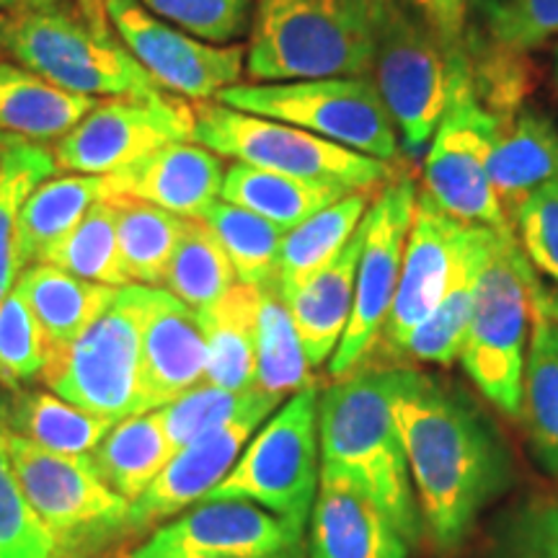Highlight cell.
<instances>
[{
	"instance_id": "obj_40",
	"label": "cell",
	"mask_w": 558,
	"mask_h": 558,
	"mask_svg": "<svg viewBox=\"0 0 558 558\" xmlns=\"http://www.w3.org/2000/svg\"><path fill=\"white\" fill-rule=\"evenodd\" d=\"M259 396V388H251L246 393H233V390L199 383V386L186 390L184 396H179L177 401L166 403L163 409H158V414L173 448V456L184 450L186 445L197 442V439L213 435L215 429L239 418L248 407H254Z\"/></svg>"
},
{
	"instance_id": "obj_39",
	"label": "cell",
	"mask_w": 558,
	"mask_h": 558,
	"mask_svg": "<svg viewBox=\"0 0 558 558\" xmlns=\"http://www.w3.org/2000/svg\"><path fill=\"white\" fill-rule=\"evenodd\" d=\"M41 262L88 279V282L109 284V288L132 284L122 269L120 243H117V213L111 199L96 202L83 215L78 226L41 256Z\"/></svg>"
},
{
	"instance_id": "obj_52",
	"label": "cell",
	"mask_w": 558,
	"mask_h": 558,
	"mask_svg": "<svg viewBox=\"0 0 558 558\" xmlns=\"http://www.w3.org/2000/svg\"><path fill=\"white\" fill-rule=\"evenodd\" d=\"M556 83H558V50H556Z\"/></svg>"
},
{
	"instance_id": "obj_36",
	"label": "cell",
	"mask_w": 558,
	"mask_h": 558,
	"mask_svg": "<svg viewBox=\"0 0 558 558\" xmlns=\"http://www.w3.org/2000/svg\"><path fill=\"white\" fill-rule=\"evenodd\" d=\"M117 213V243L122 269L132 284L163 288L173 248H177L184 220L148 202L109 197Z\"/></svg>"
},
{
	"instance_id": "obj_25",
	"label": "cell",
	"mask_w": 558,
	"mask_h": 558,
	"mask_svg": "<svg viewBox=\"0 0 558 558\" xmlns=\"http://www.w3.org/2000/svg\"><path fill=\"white\" fill-rule=\"evenodd\" d=\"M520 418L541 469L558 478V316L541 284L533 298Z\"/></svg>"
},
{
	"instance_id": "obj_30",
	"label": "cell",
	"mask_w": 558,
	"mask_h": 558,
	"mask_svg": "<svg viewBox=\"0 0 558 558\" xmlns=\"http://www.w3.org/2000/svg\"><path fill=\"white\" fill-rule=\"evenodd\" d=\"M114 424L41 390H13L5 401V429L58 456H88Z\"/></svg>"
},
{
	"instance_id": "obj_16",
	"label": "cell",
	"mask_w": 558,
	"mask_h": 558,
	"mask_svg": "<svg viewBox=\"0 0 558 558\" xmlns=\"http://www.w3.org/2000/svg\"><path fill=\"white\" fill-rule=\"evenodd\" d=\"M124 558H305V535L251 501H199Z\"/></svg>"
},
{
	"instance_id": "obj_27",
	"label": "cell",
	"mask_w": 558,
	"mask_h": 558,
	"mask_svg": "<svg viewBox=\"0 0 558 558\" xmlns=\"http://www.w3.org/2000/svg\"><path fill=\"white\" fill-rule=\"evenodd\" d=\"M94 107L90 96L70 94L32 70L0 60V132L34 143L60 140Z\"/></svg>"
},
{
	"instance_id": "obj_5",
	"label": "cell",
	"mask_w": 558,
	"mask_h": 558,
	"mask_svg": "<svg viewBox=\"0 0 558 558\" xmlns=\"http://www.w3.org/2000/svg\"><path fill=\"white\" fill-rule=\"evenodd\" d=\"M538 284L518 235L497 233L478 275L458 360L481 396L507 416H520L522 409V378Z\"/></svg>"
},
{
	"instance_id": "obj_31",
	"label": "cell",
	"mask_w": 558,
	"mask_h": 558,
	"mask_svg": "<svg viewBox=\"0 0 558 558\" xmlns=\"http://www.w3.org/2000/svg\"><path fill=\"white\" fill-rule=\"evenodd\" d=\"M101 199H109L107 177L70 173L39 184L26 197L19 215V246L24 269L41 262V256L65 239L83 220V215Z\"/></svg>"
},
{
	"instance_id": "obj_17",
	"label": "cell",
	"mask_w": 558,
	"mask_h": 558,
	"mask_svg": "<svg viewBox=\"0 0 558 558\" xmlns=\"http://www.w3.org/2000/svg\"><path fill=\"white\" fill-rule=\"evenodd\" d=\"M469 228L445 213L427 192L418 194L403 248L399 288L375 349L396 357L409 333L437 308L458 269Z\"/></svg>"
},
{
	"instance_id": "obj_20",
	"label": "cell",
	"mask_w": 558,
	"mask_h": 558,
	"mask_svg": "<svg viewBox=\"0 0 558 558\" xmlns=\"http://www.w3.org/2000/svg\"><path fill=\"white\" fill-rule=\"evenodd\" d=\"M222 160L199 143H171L109 173V197L148 202L179 218L199 220L222 192Z\"/></svg>"
},
{
	"instance_id": "obj_49",
	"label": "cell",
	"mask_w": 558,
	"mask_h": 558,
	"mask_svg": "<svg viewBox=\"0 0 558 558\" xmlns=\"http://www.w3.org/2000/svg\"><path fill=\"white\" fill-rule=\"evenodd\" d=\"M5 432H9L5 429V401L0 399V435H5Z\"/></svg>"
},
{
	"instance_id": "obj_15",
	"label": "cell",
	"mask_w": 558,
	"mask_h": 558,
	"mask_svg": "<svg viewBox=\"0 0 558 558\" xmlns=\"http://www.w3.org/2000/svg\"><path fill=\"white\" fill-rule=\"evenodd\" d=\"M109 24L132 58L158 83L194 101L218 99L243 73L246 50L241 45H207L173 29L140 0H104Z\"/></svg>"
},
{
	"instance_id": "obj_4",
	"label": "cell",
	"mask_w": 558,
	"mask_h": 558,
	"mask_svg": "<svg viewBox=\"0 0 558 558\" xmlns=\"http://www.w3.org/2000/svg\"><path fill=\"white\" fill-rule=\"evenodd\" d=\"M0 52L39 78L81 96H150L158 83L99 21L60 5L0 11Z\"/></svg>"
},
{
	"instance_id": "obj_10",
	"label": "cell",
	"mask_w": 558,
	"mask_h": 558,
	"mask_svg": "<svg viewBox=\"0 0 558 558\" xmlns=\"http://www.w3.org/2000/svg\"><path fill=\"white\" fill-rule=\"evenodd\" d=\"M215 101L267 120L295 124L341 148L396 163L401 137L369 78L235 83Z\"/></svg>"
},
{
	"instance_id": "obj_47",
	"label": "cell",
	"mask_w": 558,
	"mask_h": 558,
	"mask_svg": "<svg viewBox=\"0 0 558 558\" xmlns=\"http://www.w3.org/2000/svg\"><path fill=\"white\" fill-rule=\"evenodd\" d=\"M414 9L422 13L429 29L437 34L439 45L448 52V60L469 58V45H465V0H409Z\"/></svg>"
},
{
	"instance_id": "obj_43",
	"label": "cell",
	"mask_w": 558,
	"mask_h": 558,
	"mask_svg": "<svg viewBox=\"0 0 558 558\" xmlns=\"http://www.w3.org/2000/svg\"><path fill=\"white\" fill-rule=\"evenodd\" d=\"M488 558H558V499H527L501 514Z\"/></svg>"
},
{
	"instance_id": "obj_19",
	"label": "cell",
	"mask_w": 558,
	"mask_h": 558,
	"mask_svg": "<svg viewBox=\"0 0 558 558\" xmlns=\"http://www.w3.org/2000/svg\"><path fill=\"white\" fill-rule=\"evenodd\" d=\"M411 543L357 478L320 463L308 558H409Z\"/></svg>"
},
{
	"instance_id": "obj_11",
	"label": "cell",
	"mask_w": 558,
	"mask_h": 558,
	"mask_svg": "<svg viewBox=\"0 0 558 558\" xmlns=\"http://www.w3.org/2000/svg\"><path fill=\"white\" fill-rule=\"evenodd\" d=\"M450 70L448 107L424 160V192L465 226L514 233L486 169L499 117L481 104L469 58L450 62Z\"/></svg>"
},
{
	"instance_id": "obj_12",
	"label": "cell",
	"mask_w": 558,
	"mask_h": 558,
	"mask_svg": "<svg viewBox=\"0 0 558 558\" xmlns=\"http://www.w3.org/2000/svg\"><path fill=\"white\" fill-rule=\"evenodd\" d=\"M369 73L401 145L422 153L448 107L452 70L427 21L411 16L399 0H380Z\"/></svg>"
},
{
	"instance_id": "obj_42",
	"label": "cell",
	"mask_w": 558,
	"mask_h": 558,
	"mask_svg": "<svg viewBox=\"0 0 558 558\" xmlns=\"http://www.w3.org/2000/svg\"><path fill=\"white\" fill-rule=\"evenodd\" d=\"M47 362L45 337L34 320L29 305L16 288L0 303V383L11 390H21L41 378Z\"/></svg>"
},
{
	"instance_id": "obj_23",
	"label": "cell",
	"mask_w": 558,
	"mask_h": 558,
	"mask_svg": "<svg viewBox=\"0 0 558 558\" xmlns=\"http://www.w3.org/2000/svg\"><path fill=\"white\" fill-rule=\"evenodd\" d=\"M486 169L512 222L530 194L558 179V128L541 111H520L512 122L499 120Z\"/></svg>"
},
{
	"instance_id": "obj_3",
	"label": "cell",
	"mask_w": 558,
	"mask_h": 558,
	"mask_svg": "<svg viewBox=\"0 0 558 558\" xmlns=\"http://www.w3.org/2000/svg\"><path fill=\"white\" fill-rule=\"evenodd\" d=\"M380 0H256L246 68L254 81L367 78Z\"/></svg>"
},
{
	"instance_id": "obj_1",
	"label": "cell",
	"mask_w": 558,
	"mask_h": 558,
	"mask_svg": "<svg viewBox=\"0 0 558 558\" xmlns=\"http://www.w3.org/2000/svg\"><path fill=\"white\" fill-rule=\"evenodd\" d=\"M393 414L424 533L448 554L512 486V458L469 396L422 369L393 367Z\"/></svg>"
},
{
	"instance_id": "obj_35",
	"label": "cell",
	"mask_w": 558,
	"mask_h": 558,
	"mask_svg": "<svg viewBox=\"0 0 558 558\" xmlns=\"http://www.w3.org/2000/svg\"><path fill=\"white\" fill-rule=\"evenodd\" d=\"M308 386H313L311 362L300 344L288 300L271 279L259 288L256 311V388L284 399Z\"/></svg>"
},
{
	"instance_id": "obj_44",
	"label": "cell",
	"mask_w": 558,
	"mask_h": 558,
	"mask_svg": "<svg viewBox=\"0 0 558 558\" xmlns=\"http://www.w3.org/2000/svg\"><path fill=\"white\" fill-rule=\"evenodd\" d=\"M145 9L173 21L207 45H226L248 29L251 0H140Z\"/></svg>"
},
{
	"instance_id": "obj_14",
	"label": "cell",
	"mask_w": 558,
	"mask_h": 558,
	"mask_svg": "<svg viewBox=\"0 0 558 558\" xmlns=\"http://www.w3.org/2000/svg\"><path fill=\"white\" fill-rule=\"evenodd\" d=\"M197 111L177 96H114L96 104L83 120L58 140L54 160L70 173H109L135 163L171 143H194Z\"/></svg>"
},
{
	"instance_id": "obj_37",
	"label": "cell",
	"mask_w": 558,
	"mask_h": 558,
	"mask_svg": "<svg viewBox=\"0 0 558 558\" xmlns=\"http://www.w3.org/2000/svg\"><path fill=\"white\" fill-rule=\"evenodd\" d=\"M235 284L239 277L215 230L205 220L186 218L166 269V292L202 313L226 298Z\"/></svg>"
},
{
	"instance_id": "obj_8",
	"label": "cell",
	"mask_w": 558,
	"mask_h": 558,
	"mask_svg": "<svg viewBox=\"0 0 558 558\" xmlns=\"http://www.w3.org/2000/svg\"><path fill=\"white\" fill-rule=\"evenodd\" d=\"M318 388L313 383L256 429L239 463L205 501H251L305 535L318 492Z\"/></svg>"
},
{
	"instance_id": "obj_21",
	"label": "cell",
	"mask_w": 558,
	"mask_h": 558,
	"mask_svg": "<svg viewBox=\"0 0 558 558\" xmlns=\"http://www.w3.org/2000/svg\"><path fill=\"white\" fill-rule=\"evenodd\" d=\"M207 373V339L199 313L171 292L153 288L143 324V411L163 409Z\"/></svg>"
},
{
	"instance_id": "obj_53",
	"label": "cell",
	"mask_w": 558,
	"mask_h": 558,
	"mask_svg": "<svg viewBox=\"0 0 558 558\" xmlns=\"http://www.w3.org/2000/svg\"><path fill=\"white\" fill-rule=\"evenodd\" d=\"M88 558H101V556H88Z\"/></svg>"
},
{
	"instance_id": "obj_32",
	"label": "cell",
	"mask_w": 558,
	"mask_h": 558,
	"mask_svg": "<svg viewBox=\"0 0 558 558\" xmlns=\"http://www.w3.org/2000/svg\"><path fill=\"white\" fill-rule=\"evenodd\" d=\"M58 171L54 153L34 140L0 132V303L24 271L19 215L29 194Z\"/></svg>"
},
{
	"instance_id": "obj_13",
	"label": "cell",
	"mask_w": 558,
	"mask_h": 558,
	"mask_svg": "<svg viewBox=\"0 0 558 558\" xmlns=\"http://www.w3.org/2000/svg\"><path fill=\"white\" fill-rule=\"evenodd\" d=\"M416 186L411 179H390L365 215L357 282H354L352 316L337 352L329 360L333 380L365 367L386 326L396 288H399L403 248L416 207Z\"/></svg>"
},
{
	"instance_id": "obj_33",
	"label": "cell",
	"mask_w": 558,
	"mask_h": 558,
	"mask_svg": "<svg viewBox=\"0 0 558 558\" xmlns=\"http://www.w3.org/2000/svg\"><path fill=\"white\" fill-rule=\"evenodd\" d=\"M369 205H373V192H349L347 197L288 230L277 262L275 282L279 292L290 295L313 271L329 264L365 220Z\"/></svg>"
},
{
	"instance_id": "obj_29",
	"label": "cell",
	"mask_w": 558,
	"mask_h": 558,
	"mask_svg": "<svg viewBox=\"0 0 558 558\" xmlns=\"http://www.w3.org/2000/svg\"><path fill=\"white\" fill-rule=\"evenodd\" d=\"M88 458L104 484L135 505L173 458V448L156 409L117 422Z\"/></svg>"
},
{
	"instance_id": "obj_50",
	"label": "cell",
	"mask_w": 558,
	"mask_h": 558,
	"mask_svg": "<svg viewBox=\"0 0 558 558\" xmlns=\"http://www.w3.org/2000/svg\"><path fill=\"white\" fill-rule=\"evenodd\" d=\"M54 0H29V5H50Z\"/></svg>"
},
{
	"instance_id": "obj_45",
	"label": "cell",
	"mask_w": 558,
	"mask_h": 558,
	"mask_svg": "<svg viewBox=\"0 0 558 558\" xmlns=\"http://www.w3.org/2000/svg\"><path fill=\"white\" fill-rule=\"evenodd\" d=\"M512 226L533 269L558 284V179L522 202Z\"/></svg>"
},
{
	"instance_id": "obj_26",
	"label": "cell",
	"mask_w": 558,
	"mask_h": 558,
	"mask_svg": "<svg viewBox=\"0 0 558 558\" xmlns=\"http://www.w3.org/2000/svg\"><path fill=\"white\" fill-rule=\"evenodd\" d=\"M494 239H497L494 230L481 226L469 228L463 254H460L458 269L452 275L448 292L439 300L437 308L429 313L427 320L409 333V339L396 352V360L448 367L460 357L465 331H469L478 275L484 269L488 251L494 246Z\"/></svg>"
},
{
	"instance_id": "obj_34",
	"label": "cell",
	"mask_w": 558,
	"mask_h": 558,
	"mask_svg": "<svg viewBox=\"0 0 558 558\" xmlns=\"http://www.w3.org/2000/svg\"><path fill=\"white\" fill-rule=\"evenodd\" d=\"M347 194L349 192L339 190V186L316 184V181H303L284 177V173L235 163L230 166L226 179H222L220 199L246 207L288 233V230L298 228L311 215L320 213V209L333 205Z\"/></svg>"
},
{
	"instance_id": "obj_46",
	"label": "cell",
	"mask_w": 558,
	"mask_h": 558,
	"mask_svg": "<svg viewBox=\"0 0 558 558\" xmlns=\"http://www.w3.org/2000/svg\"><path fill=\"white\" fill-rule=\"evenodd\" d=\"M488 32L509 52H527L558 34V0H501L488 13Z\"/></svg>"
},
{
	"instance_id": "obj_7",
	"label": "cell",
	"mask_w": 558,
	"mask_h": 558,
	"mask_svg": "<svg viewBox=\"0 0 558 558\" xmlns=\"http://www.w3.org/2000/svg\"><path fill=\"white\" fill-rule=\"evenodd\" d=\"M194 111V143L251 169L339 186L344 192H373L393 179L390 163L341 148L295 124L230 109L220 101H199Z\"/></svg>"
},
{
	"instance_id": "obj_2",
	"label": "cell",
	"mask_w": 558,
	"mask_h": 558,
	"mask_svg": "<svg viewBox=\"0 0 558 558\" xmlns=\"http://www.w3.org/2000/svg\"><path fill=\"white\" fill-rule=\"evenodd\" d=\"M320 463L337 465L380 501L411 546L424 535L393 414V367H360L318 396Z\"/></svg>"
},
{
	"instance_id": "obj_51",
	"label": "cell",
	"mask_w": 558,
	"mask_h": 558,
	"mask_svg": "<svg viewBox=\"0 0 558 558\" xmlns=\"http://www.w3.org/2000/svg\"><path fill=\"white\" fill-rule=\"evenodd\" d=\"M550 303H554V313L558 316V295H550Z\"/></svg>"
},
{
	"instance_id": "obj_41",
	"label": "cell",
	"mask_w": 558,
	"mask_h": 558,
	"mask_svg": "<svg viewBox=\"0 0 558 558\" xmlns=\"http://www.w3.org/2000/svg\"><path fill=\"white\" fill-rule=\"evenodd\" d=\"M0 558H62L58 541L24 497L5 435H0Z\"/></svg>"
},
{
	"instance_id": "obj_18",
	"label": "cell",
	"mask_w": 558,
	"mask_h": 558,
	"mask_svg": "<svg viewBox=\"0 0 558 558\" xmlns=\"http://www.w3.org/2000/svg\"><path fill=\"white\" fill-rule=\"evenodd\" d=\"M282 403V396L264 393L262 390L254 407H248L239 418H233L226 427L215 429L213 435L186 445L184 450H179L166 463V469L158 473V478L148 486V492L132 505L130 533L148 530L205 501L207 494L239 463L241 452L246 448L248 439L254 437V432Z\"/></svg>"
},
{
	"instance_id": "obj_38",
	"label": "cell",
	"mask_w": 558,
	"mask_h": 558,
	"mask_svg": "<svg viewBox=\"0 0 558 558\" xmlns=\"http://www.w3.org/2000/svg\"><path fill=\"white\" fill-rule=\"evenodd\" d=\"M199 220L215 230L241 284L264 288L277 279L279 248L284 239L282 228L226 199L215 202Z\"/></svg>"
},
{
	"instance_id": "obj_28",
	"label": "cell",
	"mask_w": 558,
	"mask_h": 558,
	"mask_svg": "<svg viewBox=\"0 0 558 558\" xmlns=\"http://www.w3.org/2000/svg\"><path fill=\"white\" fill-rule=\"evenodd\" d=\"M256 311L259 288L235 284L199 320L207 339L205 383L233 393L256 388Z\"/></svg>"
},
{
	"instance_id": "obj_9",
	"label": "cell",
	"mask_w": 558,
	"mask_h": 558,
	"mask_svg": "<svg viewBox=\"0 0 558 558\" xmlns=\"http://www.w3.org/2000/svg\"><path fill=\"white\" fill-rule=\"evenodd\" d=\"M24 497L58 541L62 558L96 556L130 535L132 501L104 484L88 456H58L5 432Z\"/></svg>"
},
{
	"instance_id": "obj_48",
	"label": "cell",
	"mask_w": 558,
	"mask_h": 558,
	"mask_svg": "<svg viewBox=\"0 0 558 558\" xmlns=\"http://www.w3.org/2000/svg\"><path fill=\"white\" fill-rule=\"evenodd\" d=\"M21 5H29V0H0V11L21 9Z\"/></svg>"
},
{
	"instance_id": "obj_6",
	"label": "cell",
	"mask_w": 558,
	"mask_h": 558,
	"mask_svg": "<svg viewBox=\"0 0 558 558\" xmlns=\"http://www.w3.org/2000/svg\"><path fill=\"white\" fill-rule=\"evenodd\" d=\"M153 288L124 284L73 344L50 354L41 380L54 396L111 422L143 411V324Z\"/></svg>"
},
{
	"instance_id": "obj_22",
	"label": "cell",
	"mask_w": 558,
	"mask_h": 558,
	"mask_svg": "<svg viewBox=\"0 0 558 558\" xmlns=\"http://www.w3.org/2000/svg\"><path fill=\"white\" fill-rule=\"evenodd\" d=\"M362 243H365V220L329 264L313 271L300 288L284 295L311 367H320L331 360L344 337L352 316Z\"/></svg>"
},
{
	"instance_id": "obj_24",
	"label": "cell",
	"mask_w": 558,
	"mask_h": 558,
	"mask_svg": "<svg viewBox=\"0 0 558 558\" xmlns=\"http://www.w3.org/2000/svg\"><path fill=\"white\" fill-rule=\"evenodd\" d=\"M117 290L45 262L29 264L16 279V292L29 305L45 337L47 357L73 344L109 308Z\"/></svg>"
}]
</instances>
